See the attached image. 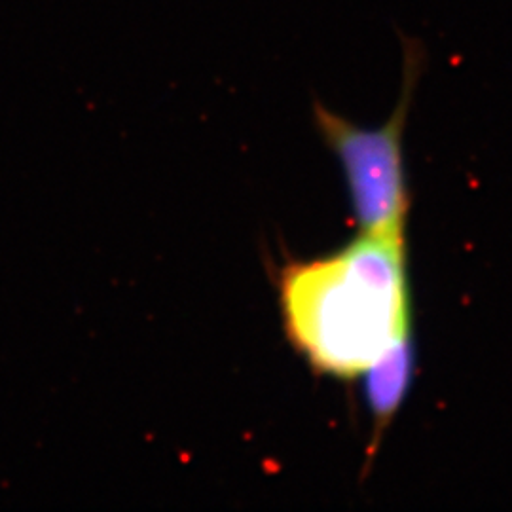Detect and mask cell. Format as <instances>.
<instances>
[{
	"label": "cell",
	"instance_id": "6da1fadb",
	"mask_svg": "<svg viewBox=\"0 0 512 512\" xmlns=\"http://www.w3.org/2000/svg\"><path fill=\"white\" fill-rule=\"evenodd\" d=\"M277 291L291 344L325 376L361 378L412 334L404 236L359 234L332 255L293 262Z\"/></svg>",
	"mask_w": 512,
	"mask_h": 512
},
{
	"label": "cell",
	"instance_id": "7a4b0ae2",
	"mask_svg": "<svg viewBox=\"0 0 512 512\" xmlns=\"http://www.w3.org/2000/svg\"><path fill=\"white\" fill-rule=\"evenodd\" d=\"M401 42V92L391 116L363 128L313 101V126L342 167L359 234L404 236L410 196L404 175V131L429 52L423 40L397 29Z\"/></svg>",
	"mask_w": 512,
	"mask_h": 512
},
{
	"label": "cell",
	"instance_id": "3957f363",
	"mask_svg": "<svg viewBox=\"0 0 512 512\" xmlns=\"http://www.w3.org/2000/svg\"><path fill=\"white\" fill-rule=\"evenodd\" d=\"M416 368V344L412 334L404 336L397 344L385 351L384 355L366 368V404L374 421V437L370 446V456L382 440L385 429L395 420L399 408L410 391Z\"/></svg>",
	"mask_w": 512,
	"mask_h": 512
}]
</instances>
